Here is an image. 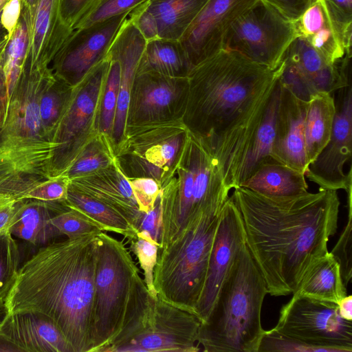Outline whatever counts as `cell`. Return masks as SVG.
I'll use <instances>...</instances> for the list:
<instances>
[{
  "mask_svg": "<svg viewBox=\"0 0 352 352\" xmlns=\"http://www.w3.org/2000/svg\"><path fill=\"white\" fill-rule=\"evenodd\" d=\"M223 50L193 67L182 120L217 160L228 189L262 120L283 69Z\"/></svg>",
  "mask_w": 352,
  "mask_h": 352,
  "instance_id": "6da1fadb",
  "label": "cell"
},
{
  "mask_svg": "<svg viewBox=\"0 0 352 352\" xmlns=\"http://www.w3.org/2000/svg\"><path fill=\"white\" fill-rule=\"evenodd\" d=\"M233 190L230 197L241 216L245 244L267 294H293L307 267L328 252V241L338 228L337 190L272 197L242 186Z\"/></svg>",
  "mask_w": 352,
  "mask_h": 352,
  "instance_id": "7a4b0ae2",
  "label": "cell"
},
{
  "mask_svg": "<svg viewBox=\"0 0 352 352\" xmlns=\"http://www.w3.org/2000/svg\"><path fill=\"white\" fill-rule=\"evenodd\" d=\"M100 232L41 248L20 266L3 303L7 315L43 314L60 330L73 352H90Z\"/></svg>",
  "mask_w": 352,
  "mask_h": 352,
  "instance_id": "3957f363",
  "label": "cell"
},
{
  "mask_svg": "<svg viewBox=\"0 0 352 352\" xmlns=\"http://www.w3.org/2000/svg\"><path fill=\"white\" fill-rule=\"evenodd\" d=\"M54 75L52 68L24 62L0 127V197L16 200L50 179L56 148L42 126L41 94Z\"/></svg>",
  "mask_w": 352,
  "mask_h": 352,
  "instance_id": "277c9868",
  "label": "cell"
},
{
  "mask_svg": "<svg viewBox=\"0 0 352 352\" xmlns=\"http://www.w3.org/2000/svg\"><path fill=\"white\" fill-rule=\"evenodd\" d=\"M264 278L246 245L240 250L215 303L201 324L199 344L206 352H258L265 330L261 309Z\"/></svg>",
  "mask_w": 352,
  "mask_h": 352,
  "instance_id": "5b68a950",
  "label": "cell"
},
{
  "mask_svg": "<svg viewBox=\"0 0 352 352\" xmlns=\"http://www.w3.org/2000/svg\"><path fill=\"white\" fill-rule=\"evenodd\" d=\"M151 294L131 255L120 241L98 235L90 352H106Z\"/></svg>",
  "mask_w": 352,
  "mask_h": 352,
  "instance_id": "8992f818",
  "label": "cell"
},
{
  "mask_svg": "<svg viewBox=\"0 0 352 352\" xmlns=\"http://www.w3.org/2000/svg\"><path fill=\"white\" fill-rule=\"evenodd\" d=\"M221 208L203 212L172 242L158 249L153 272L157 295L195 314L204 287Z\"/></svg>",
  "mask_w": 352,
  "mask_h": 352,
  "instance_id": "52a82bcc",
  "label": "cell"
},
{
  "mask_svg": "<svg viewBox=\"0 0 352 352\" xmlns=\"http://www.w3.org/2000/svg\"><path fill=\"white\" fill-rule=\"evenodd\" d=\"M182 119L126 126L115 160L127 179L150 177L161 186L170 176L188 135Z\"/></svg>",
  "mask_w": 352,
  "mask_h": 352,
  "instance_id": "ba28073f",
  "label": "cell"
},
{
  "mask_svg": "<svg viewBox=\"0 0 352 352\" xmlns=\"http://www.w3.org/2000/svg\"><path fill=\"white\" fill-rule=\"evenodd\" d=\"M110 58L96 65L73 88L54 135L56 146L51 177L64 175L80 151L98 131V114Z\"/></svg>",
  "mask_w": 352,
  "mask_h": 352,
  "instance_id": "9c48e42d",
  "label": "cell"
},
{
  "mask_svg": "<svg viewBox=\"0 0 352 352\" xmlns=\"http://www.w3.org/2000/svg\"><path fill=\"white\" fill-rule=\"evenodd\" d=\"M296 37L294 22L265 1L257 0L229 28L223 47L275 69Z\"/></svg>",
  "mask_w": 352,
  "mask_h": 352,
  "instance_id": "30bf717a",
  "label": "cell"
},
{
  "mask_svg": "<svg viewBox=\"0 0 352 352\" xmlns=\"http://www.w3.org/2000/svg\"><path fill=\"white\" fill-rule=\"evenodd\" d=\"M274 329L329 352L352 351V321L342 318L333 302L293 294L282 307Z\"/></svg>",
  "mask_w": 352,
  "mask_h": 352,
  "instance_id": "8fae6325",
  "label": "cell"
},
{
  "mask_svg": "<svg viewBox=\"0 0 352 352\" xmlns=\"http://www.w3.org/2000/svg\"><path fill=\"white\" fill-rule=\"evenodd\" d=\"M201 324L196 314L157 296L144 329L112 352H197Z\"/></svg>",
  "mask_w": 352,
  "mask_h": 352,
  "instance_id": "7c38bea8",
  "label": "cell"
},
{
  "mask_svg": "<svg viewBox=\"0 0 352 352\" xmlns=\"http://www.w3.org/2000/svg\"><path fill=\"white\" fill-rule=\"evenodd\" d=\"M133 10L74 30L52 59L54 75L72 87L79 83L106 58Z\"/></svg>",
  "mask_w": 352,
  "mask_h": 352,
  "instance_id": "4fadbf2b",
  "label": "cell"
},
{
  "mask_svg": "<svg viewBox=\"0 0 352 352\" xmlns=\"http://www.w3.org/2000/svg\"><path fill=\"white\" fill-rule=\"evenodd\" d=\"M336 114L329 140L309 164L305 177L321 189L344 190L351 188V169L346 174L345 164L351 160L352 148V88L338 90Z\"/></svg>",
  "mask_w": 352,
  "mask_h": 352,
  "instance_id": "5bb4252c",
  "label": "cell"
},
{
  "mask_svg": "<svg viewBox=\"0 0 352 352\" xmlns=\"http://www.w3.org/2000/svg\"><path fill=\"white\" fill-rule=\"evenodd\" d=\"M188 94L187 76L168 77L153 73L136 74L131 91L126 126L182 120Z\"/></svg>",
  "mask_w": 352,
  "mask_h": 352,
  "instance_id": "9a60e30c",
  "label": "cell"
},
{
  "mask_svg": "<svg viewBox=\"0 0 352 352\" xmlns=\"http://www.w3.org/2000/svg\"><path fill=\"white\" fill-rule=\"evenodd\" d=\"M245 245V232L241 214L229 197L219 214L204 287L195 309V314L202 324L208 319L223 283Z\"/></svg>",
  "mask_w": 352,
  "mask_h": 352,
  "instance_id": "2e32d148",
  "label": "cell"
},
{
  "mask_svg": "<svg viewBox=\"0 0 352 352\" xmlns=\"http://www.w3.org/2000/svg\"><path fill=\"white\" fill-rule=\"evenodd\" d=\"M256 1H208L179 40L192 68L223 50L229 28Z\"/></svg>",
  "mask_w": 352,
  "mask_h": 352,
  "instance_id": "e0dca14e",
  "label": "cell"
},
{
  "mask_svg": "<svg viewBox=\"0 0 352 352\" xmlns=\"http://www.w3.org/2000/svg\"><path fill=\"white\" fill-rule=\"evenodd\" d=\"M279 84L280 96L273 157L276 162L305 174L309 165L305 146V118L307 102L299 100L280 82Z\"/></svg>",
  "mask_w": 352,
  "mask_h": 352,
  "instance_id": "ac0fdd59",
  "label": "cell"
},
{
  "mask_svg": "<svg viewBox=\"0 0 352 352\" xmlns=\"http://www.w3.org/2000/svg\"><path fill=\"white\" fill-rule=\"evenodd\" d=\"M0 340L12 351L73 352L58 327L48 317L36 312L6 315L0 329Z\"/></svg>",
  "mask_w": 352,
  "mask_h": 352,
  "instance_id": "d6986e66",
  "label": "cell"
},
{
  "mask_svg": "<svg viewBox=\"0 0 352 352\" xmlns=\"http://www.w3.org/2000/svg\"><path fill=\"white\" fill-rule=\"evenodd\" d=\"M134 10L107 54L119 61L121 69L118 98L111 137L114 152L124 137L131 91L139 60L146 42L133 21Z\"/></svg>",
  "mask_w": 352,
  "mask_h": 352,
  "instance_id": "ffe728a7",
  "label": "cell"
},
{
  "mask_svg": "<svg viewBox=\"0 0 352 352\" xmlns=\"http://www.w3.org/2000/svg\"><path fill=\"white\" fill-rule=\"evenodd\" d=\"M73 188L109 206L122 214L138 232L143 212L128 179L116 160L91 174L69 180Z\"/></svg>",
  "mask_w": 352,
  "mask_h": 352,
  "instance_id": "44dd1931",
  "label": "cell"
},
{
  "mask_svg": "<svg viewBox=\"0 0 352 352\" xmlns=\"http://www.w3.org/2000/svg\"><path fill=\"white\" fill-rule=\"evenodd\" d=\"M285 56L317 93L333 94L351 85V56L346 54L340 61L331 63L305 38L298 36L291 43Z\"/></svg>",
  "mask_w": 352,
  "mask_h": 352,
  "instance_id": "7402d4cb",
  "label": "cell"
},
{
  "mask_svg": "<svg viewBox=\"0 0 352 352\" xmlns=\"http://www.w3.org/2000/svg\"><path fill=\"white\" fill-rule=\"evenodd\" d=\"M64 201L47 202L33 199L18 200L10 233L33 245L50 243L61 234L51 223V218L66 209Z\"/></svg>",
  "mask_w": 352,
  "mask_h": 352,
  "instance_id": "603a6c76",
  "label": "cell"
},
{
  "mask_svg": "<svg viewBox=\"0 0 352 352\" xmlns=\"http://www.w3.org/2000/svg\"><path fill=\"white\" fill-rule=\"evenodd\" d=\"M294 23L298 36L305 38L328 62L336 63L346 55L323 0H315Z\"/></svg>",
  "mask_w": 352,
  "mask_h": 352,
  "instance_id": "cb8c5ba5",
  "label": "cell"
},
{
  "mask_svg": "<svg viewBox=\"0 0 352 352\" xmlns=\"http://www.w3.org/2000/svg\"><path fill=\"white\" fill-rule=\"evenodd\" d=\"M60 2L61 0H38L26 55V59L33 65L50 66L64 43L59 21Z\"/></svg>",
  "mask_w": 352,
  "mask_h": 352,
  "instance_id": "d4e9b609",
  "label": "cell"
},
{
  "mask_svg": "<svg viewBox=\"0 0 352 352\" xmlns=\"http://www.w3.org/2000/svg\"><path fill=\"white\" fill-rule=\"evenodd\" d=\"M279 96L280 84L278 80L260 124L238 167L235 188L248 179L261 166L276 162L274 159L273 151L276 136Z\"/></svg>",
  "mask_w": 352,
  "mask_h": 352,
  "instance_id": "484cf974",
  "label": "cell"
},
{
  "mask_svg": "<svg viewBox=\"0 0 352 352\" xmlns=\"http://www.w3.org/2000/svg\"><path fill=\"white\" fill-rule=\"evenodd\" d=\"M293 294L337 304L347 295L340 265L331 252L307 267Z\"/></svg>",
  "mask_w": 352,
  "mask_h": 352,
  "instance_id": "4316f807",
  "label": "cell"
},
{
  "mask_svg": "<svg viewBox=\"0 0 352 352\" xmlns=\"http://www.w3.org/2000/svg\"><path fill=\"white\" fill-rule=\"evenodd\" d=\"M239 186L272 197L295 196L308 192L305 173L278 162L261 166Z\"/></svg>",
  "mask_w": 352,
  "mask_h": 352,
  "instance_id": "83f0119b",
  "label": "cell"
},
{
  "mask_svg": "<svg viewBox=\"0 0 352 352\" xmlns=\"http://www.w3.org/2000/svg\"><path fill=\"white\" fill-rule=\"evenodd\" d=\"M191 69L179 40L156 38L146 42L136 74L186 77Z\"/></svg>",
  "mask_w": 352,
  "mask_h": 352,
  "instance_id": "f1b7e54d",
  "label": "cell"
},
{
  "mask_svg": "<svg viewBox=\"0 0 352 352\" xmlns=\"http://www.w3.org/2000/svg\"><path fill=\"white\" fill-rule=\"evenodd\" d=\"M208 0H146L145 8L155 17L158 38L179 40Z\"/></svg>",
  "mask_w": 352,
  "mask_h": 352,
  "instance_id": "f546056e",
  "label": "cell"
},
{
  "mask_svg": "<svg viewBox=\"0 0 352 352\" xmlns=\"http://www.w3.org/2000/svg\"><path fill=\"white\" fill-rule=\"evenodd\" d=\"M335 114L336 102L333 94L318 93L307 102L305 146L309 164L328 142Z\"/></svg>",
  "mask_w": 352,
  "mask_h": 352,
  "instance_id": "4dcf8cb0",
  "label": "cell"
},
{
  "mask_svg": "<svg viewBox=\"0 0 352 352\" xmlns=\"http://www.w3.org/2000/svg\"><path fill=\"white\" fill-rule=\"evenodd\" d=\"M64 203L67 207L81 212L101 231L115 232L128 240L137 234L133 226L120 212L69 185Z\"/></svg>",
  "mask_w": 352,
  "mask_h": 352,
  "instance_id": "1f68e13d",
  "label": "cell"
},
{
  "mask_svg": "<svg viewBox=\"0 0 352 352\" xmlns=\"http://www.w3.org/2000/svg\"><path fill=\"white\" fill-rule=\"evenodd\" d=\"M32 26L30 16L21 8L19 21L3 52V72L9 100L20 78L30 47Z\"/></svg>",
  "mask_w": 352,
  "mask_h": 352,
  "instance_id": "d6a6232c",
  "label": "cell"
},
{
  "mask_svg": "<svg viewBox=\"0 0 352 352\" xmlns=\"http://www.w3.org/2000/svg\"><path fill=\"white\" fill-rule=\"evenodd\" d=\"M115 161V152L110 138L97 132L80 151L65 173L69 180L104 168Z\"/></svg>",
  "mask_w": 352,
  "mask_h": 352,
  "instance_id": "836d02e7",
  "label": "cell"
},
{
  "mask_svg": "<svg viewBox=\"0 0 352 352\" xmlns=\"http://www.w3.org/2000/svg\"><path fill=\"white\" fill-rule=\"evenodd\" d=\"M74 87L53 75L40 98L39 114L45 133L54 141L59 120L71 97Z\"/></svg>",
  "mask_w": 352,
  "mask_h": 352,
  "instance_id": "e575fe53",
  "label": "cell"
},
{
  "mask_svg": "<svg viewBox=\"0 0 352 352\" xmlns=\"http://www.w3.org/2000/svg\"><path fill=\"white\" fill-rule=\"evenodd\" d=\"M109 58L110 63L101 93L97 129L98 132L107 135L111 140L118 98L121 69L117 59L110 56Z\"/></svg>",
  "mask_w": 352,
  "mask_h": 352,
  "instance_id": "d590c367",
  "label": "cell"
},
{
  "mask_svg": "<svg viewBox=\"0 0 352 352\" xmlns=\"http://www.w3.org/2000/svg\"><path fill=\"white\" fill-rule=\"evenodd\" d=\"M20 267L18 245L10 232L0 234V305L13 285Z\"/></svg>",
  "mask_w": 352,
  "mask_h": 352,
  "instance_id": "8d00e7d4",
  "label": "cell"
},
{
  "mask_svg": "<svg viewBox=\"0 0 352 352\" xmlns=\"http://www.w3.org/2000/svg\"><path fill=\"white\" fill-rule=\"evenodd\" d=\"M146 0H95L74 25L73 30L89 26L133 10ZM72 30V31H73Z\"/></svg>",
  "mask_w": 352,
  "mask_h": 352,
  "instance_id": "74e56055",
  "label": "cell"
},
{
  "mask_svg": "<svg viewBox=\"0 0 352 352\" xmlns=\"http://www.w3.org/2000/svg\"><path fill=\"white\" fill-rule=\"evenodd\" d=\"M129 241L130 248L138 258L144 272V281L146 287L151 296L155 298L157 295L153 285V272L157 263L159 245L137 234Z\"/></svg>",
  "mask_w": 352,
  "mask_h": 352,
  "instance_id": "f35d334b",
  "label": "cell"
},
{
  "mask_svg": "<svg viewBox=\"0 0 352 352\" xmlns=\"http://www.w3.org/2000/svg\"><path fill=\"white\" fill-rule=\"evenodd\" d=\"M348 195V221L336 245L331 253L338 262L342 280L346 287L352 276V207L351 189L346 191Z\"/></svg>",
  "mask_w": 352,
  "mask_h": 352,
  "instance_id": "ab89813d",
  "label": "cell"
},
{
  "mask_svg": "<svg viewBox=\"0 0 352 352\" xmlns=\"http://www.w3.org/2000/svg\"><path fill=\"white\" fill-rule=\"evenodd\" d=\"M50 222L61 235L69 239L101 231L81 212L69 207L54 214Z\"/></svg>",
  "mask_w": 352,
  "mask_h": 352,
  "instance_id": "60d3db41",
  "label": "cell"
},
{
  "mask_svg": "<svg viewBox=\"0 0 352 352\" xmlns=\"http://www.w3.org/2000/svg\"><path fill=\"white\" fill-rule=\"evenodd\" d=\"M329 16L344 44L346 54L351 56L352 0H323Z\"/></svg>",
  "mask_w": 352,
  "mask_h": 352,
  "instance_id": "b9f144b4",
  "label": "cell"
},
{
  "mask_svg": "<svg viewBox=\"0 0 352 352\" xmlns=\"http://www.w3.org/2000/svg\"><path fill=\"white\" fill-rule=\"evenodd\" d=\"M329 352L324 348L314 346L285 336L274 328L264 331L258 352Z\"/></svg>",
  "mask_w": 352,
  "mask_h": 352,
  "instance_id": "7bdbcfd3",
  "label": "cell"
},
{
  "mask_svg": "<svg viewBox=\"0 0 352 352\" xmlns=\"http://www.w3.org/2000/svg\"><path fill=\"white\" fill-rule=\"evenodd\" d=\"M279 82L297 98L308 102L317 93L300 74L296 67L285 56Z\"/></svg>",
  "mask_w": 352,
  "mask_h": 352,
  "instance_id": "ee69618b",
  "label": "cell"
},
{
  "mask_svg": "<svg viewBox=\"0 0 352 352\" xmlns=\"http://www.w3.org/2000/svg\"><path fill=\"white\" fill-rule=\"evenodd\" d=\"M69 184V179L66 175L50 177L28 191L23 199H33L47 202H62L66 199Z\"/></svg>",
  "mask_w": 352,
  "mask_h": 352,
  "instance_id": "f6af8a7d",
  "label": "cell"
},
{
  "mask_svg": "<svg viewBox=\"0 0 352 352\" xmlns=\"http://www.w3.org/2000/svg\"><path fill=\"white\" fill-rule=\"evenodd\" d=\"M95 0H61L59 9L60 33L63 41Z\"/></svg>",
  "mask_w": 352,
  "mask_h": 352,
  "instance_id": "bcb514c9",
  "label": "cell"
},
{
  "mask_svg": "<svg viewBox=\"0 0 352 352\" xmlns=\"http://www.w3.org/2000/svg\"><path fill=\"white\" fill-rule=\"evenodd\" d=\"M140 211L143 213L153 208L160 194L159 183L150 177L128 179Z\"/></svg>",
  "mask_w": 352,
  "mask_h": 352,
  "instance_id": "7dc6e473",
  "label": "cell"
},
{
  "mask_svg": "<svg viewBox=\"0 0 352 352\" xmlns=\"http://www.w3.org/2000/svg\"><path fill=\"white\" fill-rule=\"evenodd\" d=\"M161 224L162 201L160 194L153 208L143 214L137 234L152 240L160 246Z\"/></svg>",
  "mask_w": 352,
  "mask_h": 352,
  "instance_id": "c3c4849f",
  "label": "cell"
},
{
  "mask_svg": "<svg viewBox=\"0 0 352 352\" xmlns=\"http://www.w3.org/2000/svg\"><path fill=\"white\" fill-rule=\"evenodd\" d=\"M144 3L135 8L133 21L146 41L158 38V28L153 14L144 6Z\"/></svg>",
  "mask_w": 352,
  "mask_h": 352,
  "instance_id": "681fc988",
  "label": "cell"
},
{
  "mask_svg": "<svg viewBox=\"0 0 352 352\" xmlns=\"http://www.w3.org/2000/svg\"><path fill=\"white\" fill-rule=\"evenodd\" d=\"M282 14L288 20L294 22L302 14L315 0H263Z\"/></svg>",
  "mask_w": 352,
  "mask_h": 352,
  "instance_id": "f907efd6",
  "label": "cell"
},
{
  "mask_svg": "<svg viewBox=\"0 0 352 352\" xmlns=\"http://www.w3.org/2000/svg\"><path fill=\"white\" fill-rule=\"evenodd\" d=\"M21 11V0H10L1 14L2 24L10 36L19 21Z\"/></svg>",
  "mask_w": 352,
  "mask_h": 352,
  "instance_id": "816d5d0a",
  "label": "cell"
},
{
  "mask_svg": "<svg viewBox=\"0 0 352 352\" xmlns=\"http://www.w3.org/2000/svg\"><path fill=\"white\" fill-rule=\"evenodd\" d=\"M18 200L0 197V234L10 232L9 229Z\"/></svg>",
  "mask_w": 352,
  "mask_h": 352,
  "instance_id": "f5cc1de1",
  "label": "cell"
},
{
  "mask_svg": "<svg viewBox=\"0 0 352 352\" xmlns=\"http://www.w3.org/2000/svg\"><path fill=\"white\" fill-rule=\"evenodd\" d=\"M3 52L0 56V127L2 126L6 118L9 104L3 72Z\"/></svg>",
  "mask_w": 352,
  "mask_h": 352,
  "instance_id": "db71d44e",
  "label": "cell"
},
{
  "mask_svg": "<svg viewBox=\"0 0 352 352\" xmlns=\"http://www.w3.org/2000/svg\"><path fill=\"white\" fill-rule=\"evenodd\" d=\"M339 314L344 319L352 321V296L346 295L338 303Z\"/></svg>",
  "mask_w": 352,
  "mask_h": 352,
  "instance_id": "11a10c76",
  "label": "cell"
},
{
  "mask_svg": "<svg viewBox=\"0 0 352 352\" xmlns=\"http://www.w3.org/2000/svg\"><path fill=\"white\" fill-rule=\"evenodd\" d=\"M9 38L10 36L8 34L0 37V56L4 52L7 43L8 42Z\"/></svg>",
  "mask_w": 352,
  "mask_h": 352,
  "instance_id": "9f6ffc18",
  "label": "cell"
},
{
  "mask_svg": "<svg viewBox=\"0 0 352 352\" xmlns=\"http://www.w3.org/2000/svg\"><path fill=\"white\" fill-rule=\"evenodd\" d=\"M7 315L6 310L3 305H0V329L3 326L4 320Z\"/></svg>",
  "mask_w": 352,
  "mask_h": 352,
  "instance_id": "6f0895ef",
  "label": "cell"
},
{
  "mask_svg": "<svg viewBox=\"0 0 352 352\" xmlns=\"http://www.w3.org/2000/svg\"><path fill=\"white\" fill-rule=\"evenodd\" d=\"M1 13H0V37L5 35V34H8V33L7 32V31L6 30V29L4 28L3 24H2V22H1Z\"/></svg>",
  "mask_w": 352,
  "mask_h": 352,
  "instance_id": "680465c9",
  "label": "cell"
},
{
  "mask_svg": "<svg viewBox=\"0 0 352 352\" xmlns=\"http://www.w3.org/2000/svg\"><path fill=\"white\" fill-rule=\"evenodd\" d=\"M10 0H0V13L2 12L4 7Z\"/></svg>",
  "mask_w": 352,
  "mask_h": 352,
  "instance_id": "91938a15",
  "label": "cell"
}]
</instances>
